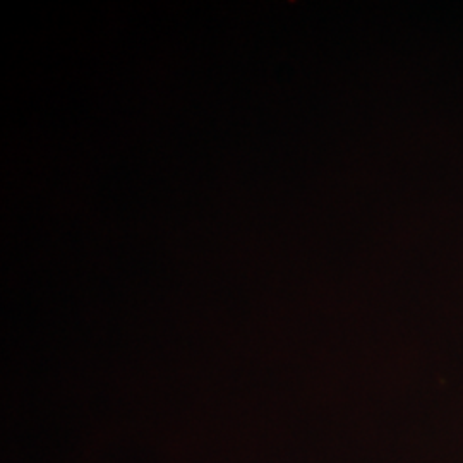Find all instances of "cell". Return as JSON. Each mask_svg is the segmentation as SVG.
I'll return each instance as SVG.
<instances>
[]
</instances>
